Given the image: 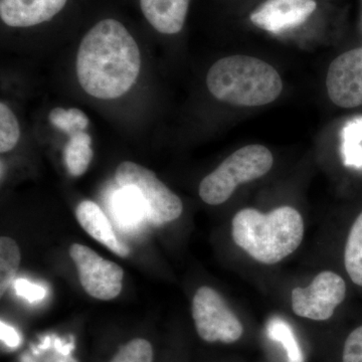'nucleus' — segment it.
<instances>
[{"label":"nucleus","mask_w":362,"mask_h":362,"mask_svg":"<svg viewBox=\"0 0 362 362\" xmlns=\"http://www.w3.org/2000/svg\"><path fill=\"white\" fill-rule=\"evenodd\" d=\"M140 68L139 47L120 21H99L78 47V83L97 99L113 100L125 95L135 84Z\"/></svg>","instance_id":"f257e3e1"},{"label":"nucleus","mask_w":362,"mask_h":362,"mask_svg":"<svg viewBox=\"0 0 362 362\" xmlns=\"http://www.w3.org/2000/svg\"><path fill=\"white\" fill-rule=\"evenodd\" d=\"M232 235L237 246L252 259L275 265L301 245L304 221L291 206H280L268 214L244 209L233 218Z\"/></svg>","instance_id":"f03ea898"},{"label":"nucleus","mask_w":362,"mask_h":362,"mask_svg":"<svg viewBox=\"0 0 362 362\" xmlns=\"http://www.w3.org/2000/svg\"><path fill=\"white\" fill-rule=\"evenodd\" d=\"M206 86L216 99L239 107H258L275 101L283 90L277 70L250 56L226 57L214 63Z\"/></svg>","instance_id":"7ed1b4c3"},{"label":"nucleus","mask_w":362,"mask_h":362,"mask_svg":"<svg viewBox=\"0 0 362 362\" xmlns=\"http://www.w3.org/2000/svg\"><path fill=\"white\" fill-rule=\"evenodd\" d=\"M273 163L272 152L263 145L243 147L202 180L199 197L209 206L223 204L232 197L238 185L266 175Z\"/></svg>","instance_id":"20e7f679"},{"label":"nucleus","mask_w":362,"mask_h":362,"mask_svg":"<svg viewBox=\"0 0 362 362\" xmlns=\"http://www.w3.org/2000/svg\"><path fill=\"white\" fill-rule=\"evenodd\" d=\"M121 187L137 190L145 206V214L154 225L177 220L183 211L181 199L157 178L150 169L131 161H124L116 170Z\"/></svg>","instance_id":"39448f33"},{"label":"nucleus","mask_w":362,"mask_h":362,"mask_svg":"<svg viewBox=\"0 0 362 362\" xmlns=\"http://www.w3.org/2000/svg\"><path fill=\"white\" fill-rule=\"evenodd\" d=\"M192 310L197 334L204 341L230 344L243 337L244 326L240 319L213 288L197 289Z\"/></svg>","instance_id":"423d86ee"},{"label":"nucleus","mask_w":362,"mask_h":362,"mask_svg":"<svg viewBox=\"0 0 362 362\" xmlns=\"http://www.w3.org/2000/svg\"><path fill=\"white\" fill-rule=\"evenodd\" d=\"M70 256L77 267L81 285L90 297L109 301L119 296L124 278L120 266L102 258L84 245H71Z\"/></svg>","instance_id":"0eeeda50"},{"label":"nucleus","mask_w":362,"mask_h":362,"mask_svg":"<svg viewBox=\"0 0 362 362\" xmlns=\"http://www.w3.org/2000/svg\"><path fill=\"white\" fill-rule=\"evenodd\" d=\"M346 295V284L337 273L321 272L306 288L292 291V309L297 316L325 321L334 314Z\"/></svg>","instance_id":"6e6552de"},{"label":"nucleus","mask_w":362,"mask_h":362,"mask_svg":"<svg viewBox=\"0 0 362 362\" xmlns=\"http://www.w3.org/2000/svg\"><path fill=\"white\" fill-rule=\"evenodd\" d=\"M328 96L341 108L362 105V47L344 52L331 63L326 78Z\"/></svg>","instance_id":"1a4fd4ad"},{"label":"nucleus","mask_w":362,"mask_h":362,"mask_svg":"<svg viewBox=\"0 0 362 362\" xmlns=\"http://www.w3.org/2000/svg\"><path fill=\"white\" fill-rule=\"evenodd\" d=\"M315 0H267L252 11V25L270 33H281L303 23L316 11Z\"/></svg>","instance_id":"9d476101"},{"label":"nucleus","mask_w":362,"mask_h":362,"mask_svg":"<svg viewBox=\"0 0 362 362\" xmlns=\"http://www.w3.org/2000/svg\"><path fill=\"white\" fill-rule=\"evenodd\" d=\"M68 0H0V18L13 28H30L49 21Z\"/></svg>","instance_id":"9b49d317"},{"label":"nucleus","mask_w":362,"mask_h":362,"mask_svg":"<svg viewBox=\"0 0 362 362\" xmlns=\"http://www.w3.org/2000/svg\"><path fill=\"white\" fill-rule=\"evenodd\" d=\"M76 218L93 239L108 247L117 256L126 258L130 254L129 247L117 238L108 218L94 202H81L76 209Z\"/></svg>","instance_id":"f8f14e48"},{"label":"nucleus","mask_w":362,"mask_h":362,"mask_svg":"<svg viewBox=\"0 0 362 362\" xmlns=\"http://www.w3.org/2000/svg\"><path fill=\"white\" fill-rule=\"evenodd\" d=\"M190 0H140L142 13L150 25L164 35H175L187 20Z\"/></svg>","instance_id":"ddd939ff"},{"label":"nucleus","mask_w":362,"mask_h":362,"mask_svg":"<svg viewBox=\"0 0 362 362\" xmlns=\"http://www.w3.org/2000/svg\"><path fill=\"white\" fill-rule=\"evenodd\" d=\"M90 145L92 139L85 131L71 136L65 149V162L71 176L78 177L87 171L94 156Z\"/></svg>","instance_id":"4468645a"},{"label":"nucleus","mask_w":362,"mask_h":362,"mask_svg":"<svg viewBox=\"0 0 362 362\" xmlns=\"http://www.w3.org/2000/svg\"><path fill=\"white\" fill-rule=\"evenodd\" d=\"M344 264L352 282L362 287V213L350 230L345 246Z\"/></svg>","instance_id":"2eb2a0df"},{"label":"nucleus","mask_w":362,"mask_h":362,"mask_svg":"<svg viewBox=\"0 0 362 362\" xmlns=\"http://www.w3.org/2000/svg\"><path fill=\"white\" fill-rule=\"evenodd\" d=\"M21 265V250L16 240L8 237L0 239V294L11 286Z\"/></svg>","instance_id":"dca6fc26"},{"label":"nucleus","mask_w":362,"mask_h":362,"mask_svg":"<svg viewBox=\"0 0 362 362\" xmlns=\"http://www.w3.org/2000/svg\"><path fill=\"white\" fill-rule=\"evenodd\" d=\"M268 333L272 339L283 345L289 362H303V354L289 324L279 317H274L268 324Z\"/></svg>","instance_id":"f3484780"},{"label":"nucleus","mask_w":362,"mask_h":362,"mask_svg":"<svg viewBox=\"0 0 362 362\" xmlns=\"http://www.w3.org/2000/svg\"><path fill=\"white\" fill-rule=\"evenodd\" d=\"M49 122L58 129L68 133L71 136L83 132L89 125V118L84 112L77 108H56L52 110L49 116Z\"/></svg>","instance_id":"a211bd4d"},{"label":"nucleus","mask_w":362,"mask_h":362,"mask_svg":"<svg viewBox=\"0 0 362 362\" xmlns=\"http://www.w3.org/2000/svg\"><path fill=\"white\" fill-rule=\"evenodd\" d=\"M21 130L18 119L6 103L0 104V152L6 153L18 144Z\"/></svg>","instance_id":"6ab92c4d"},{"label":"nucleus","mask_w":362,"mask_h":362,"mask_svg":"<svg viewBox=\"0 0 362 362\" xmlns=\"http://www.w3.org/2000/svg\"><path fill=\"white\" fill-rule=\"evenodd\" d=\"M153 349L149 341L136 338L121 347L111 362H152Z\"/></svg>","instance_id":"aec40b11"},{"label":"nucleus","mask_w":362,"mask_h":362,"mask_svg":"<svg viewBox=\"0 0 362 362\" xmlns=\"http://www.w3.org/2000/svg\"><path fill=\"white\" fill-rule=\"evenodd\" d=\"M343 362H362V325L352 331L343 347Z\"/></svg>","instance_id":"412c9836"},{"label":"nucleus","mask_w":362,"mask_h":362,"mask_svg":"<svg viewBox=\"0 0 362 362\" xmlns=\"http://www.w3.org/2000/svg\"><path fill=\"white\" fill-rule=\"evenodd\" d=\"M16 294L18 296L25 298L30 302L37 301V300L42 299L45 295V290L40 286L32 284L25 280H18L14 283Z\"/></svg>","instance_id":"4be33fe9"},{"label":"nucleus","mask_w":362,"mask_h":362,"mask_svg":"<svg viewBox=\"0 0 362 362\" xmlns=\"http://www.w3.org/2000/svg\"><path fill=\"white\" fill-rule=\"evenodd\" d=\"M1 339L7 346L18 347L20 345L21 339L18 332L13 328L9 327L6 323L1 322Z\"/></svg>","instance_id":"5701e85b"}]
</instances>
